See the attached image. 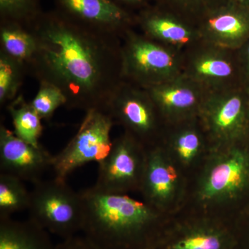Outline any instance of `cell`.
I'll return each mask as SVG.
<instances>
[{
    "instance_id": "6da1fadb",
    "label": "cell",
    "mask_w": 249,
    "mask_h": 249,
    "mask_svg": "<svg viewBox=\"0 0 249 249\" xmlns=\"http://www.w3.org/2000/svg\"><path fill=\"white\" fill-rule=\"evenodd\" d=\"M23 25L37 42L27 73L61 89L68 109L106 111L123 80L122 37L73 22L55 10L42 11Z\"/></svg>"
},
{
    "instance_id": "7a4b0ae2",
    "label": "cell",
    "mask_w": 249,
    "mask_h": 249,
    "mask_svg": "<svg viewBox=\"0 0 249 249\" xmlns=\"http://www.w3.org/2000/svg\"><path fill=\"white\" fill-rule=\"evenodd\" d=\"M83 235L99 249H151L171 216L131 194L80 191Z\"/></svg>"
},
{
    "instance_id": "3957f363",
    "label": "cell",
    "mask_w": 249,
    "mask_h": 249,
    "mask_svg": "<svg viewBox=\"0 0 249 249\" xmlns=\"http://www.w3.org/2000/svg\"><path fill=\"white\" fill-rule=\"evenodd\" d=\"M249 206V139L211 149L189 178L183 210L234 220Z\"/></svg>"
},
{
    "instance_id": "277c9868",
    "label": "cell",
    "mask_w": 249,
    "mask_h": 249,
    "mask_svg": "<svg viewBox=\"0 0 249 249\" xmlns=\"http://www.w3.org/2000/svg\"><path fill=\"white\" fill-rule=\"evenodd\" d=\"M28 212L29 219L62 240L82 232L83 201L67 180L54 178L34 184Z\"/></svg>"
},
{
    "instance_id": "5b68a950",
    "label": "cell",
    "mask_w": 249,
    "mask_h": 249,
    "mask_svg": "<svg viewBox=\"0 0 249 249\" xmlns=\"http://www.w3.org/2000/svg\"><path fill=\"white\" fill-rule=\"evenodd\" d=\"M234 222L182 210L170 217L155 249H237Z\"/></svg>"
},
{
    "instance_id": "8992f818",
    "label": "cell",
    "mask_w": 249,
    "mask_h": 249,
    "mask_svg": "<svg viewBox=\"0 0 249 249\" xmlns=\"http://www.w3.org/2000/svg\"><path fill=\"white\" fill-rule=\"evenodd\" d=\"M119 124L145 148L160 144L167 124L145 88L123 80L106 107Z\"/></svg>"
},
{
    "instance_id": "52a82bcc",
    "label": "cell",
    "mask_w": 249,
    "mask_h": 249,
    "mask_svg": "<svg viewBox=\"0 0 249 249\" xmlns=\"http://www.w3.org/2000/svg\"><path fill=\"white\" fill-rule=\"evenodd\" d=\"M122 78L142 88L182 74L181 62L168 46L129 29L122 37Z\"/></svg>"
},
{
    "instance_id": "ba28073f",
    "label": "cell",
    "mask_w": 249,
    "mask_h": 249,
    "mask_svg": "<svg viewBox=\"0 0 249 249\" xmlns=\"http://www.w3.org/2000/svg\"><path fill=\"white\" fill-rule=\"evenodd\" d=\"M224 88L206 93L198 115L211 148L249 139V94Z\"/></svg>"
},
{
    "instance_id": "9c48e42d",
    "label": "cell",
    "mask_w": 249,
    "mask_h": 249,
    "mask_svg": "<svg viewBox=\"0 0 249 249\" xmlns=\"http://www.w3.org/2000/svg\"><path fill=\"white\" fill-rule=\"evenodd\" d=\"M114 125L107 111L92 109L86 112L76 135L61 151L53 155L52 169L54 178L67 180L78 168L104 160L112 146L111 132Z\"/></svg>"
},
{
    "instance_id": "30bf717a",
    "label": "cell",
    "mask_w": 249,
    "mask_h": 249,
    "mask_svg": "<svg viewBox=\"0 0 249 249\" xmlns=\"http://www.w3.org/2000/svg\"><path fill=\"white\" fill-rule=\"evenodd\" d=\"M189 178L160 145L147 149L146 163L139 194L162 213L173 216L182 211Z\"/></svg>"
},
{
    "instance_id": "8fae6325",
    "label": "cell",
    "mask_w": 249,
    "mask_h": 249,
    "mask_svg": "<svg viewBox=\"0 0 249 249\" xmlns=\"http://www.w3.org/2000/svg\"><path fill=\"white\" fill-rule=\"evenodd\" d=\"M147 148L124 132L113 141L110 152L98 164L93 186L114 194L139 193L146 163Z\"/></svg>"
},
{
    "instance_id": "7c38bea8",
    "label": "cell",
    "mask_w": 249,
    "mask_h": 249,
    "mask_svg": "<svg viewBox=\"0 0 249 249\" xmlns=\"http://www.w3.org/2000/svg\"><path fill=\"white\" fill-rule=\"evenodd\" d=\"M53 155L19 139L4 124L0 125V173L36 184L52 169Z\"/></svg>"
},
{
    "instance_id": "4fadbf2b",
    "label": "cell",
    "mask_w": 249,
    "mask_h": 249,
    "mask_svg": "<svg viewBox=\"0 0 249 249\" xmlns=\"http://www.w3.org/2000/svg\"><path fill=\"white\" fill-rule=\"evenodd\" d=\"M159 145L188 178L199 169L211 149L198 117L167 124Z\"/></svg>"
},
{
    "instance_id": "5bb4252c",
    "label": "cell",
    "mask_w": 249,
    "mask_h": 249,
    "mask_svg": "<svg viewBox=\"0 0 249 249\" xmlns=\"http://www.w3.org/2000/svg\"><path fill=\"white\" fill-rule=\"evenodd\" d=\"M167 124L198 117L206 93L183 73L164 83L144 88Z\"/></svg>"
},
{
    "instance_id": "9a60e30c",
    "label": "cell",
    "mask_w": 249,
    "mask_h": 249,
    "mask_svg": "<svg viewBox=\"0 0 249 249\" xmlns=\"http://www.w3.org/2000/svg\"><path fill=\"white\" fill-rule=\"evenodd\" d=\"M55 11L82 25L122 37L136 22L111 0H55Z\"/></svg>"
},
{
    "instance_id": "2e32d148",
    "label": "cell",
    "mask_w": 249,
    "mask_h": 249,
    "mask_svg": "<svg viewBox=\"0 0 249 249\" xmlns=\"http://www.w3.org/2000/svg\"><path fill=\"white\" fill-rule=\"evenodd\" d=\"M199 34L210 46L241 48L249 40V10L233 1L224 3L206 15Z\"/></svg>"
},
{
    "instance_id": "e0dca14e",
    "label": "cell",
    "mask_w": 249,
    "mask_h": 249,
    "mask_svg": "<svg viewBox=\"0 0 249 249\" xmlns=\"http://www.w3.org/2000/svg\"><path fill=\"white\" fill-rule=\"evenodd\" d=\"M192 58L183 74L204 89H222L235 73V67L225 49L210 46Z\"/></svg>"
},
{
    "instance_id": "ac0fdd59",
    "label": "cell",
    "mask_w": 249,
    "mask_h": 249,
    "mask_svg": "<svg viewBox=\"0 0 249 249\" xmlns=\"http://www.w3.org/2000/svg\"><path fill=\"white\" fill-rule=\"evenodd\" d=\"M136 22L139 23L144 36L168 47H183L197 38V33L191 27L157 10H142Z\"/></svg>"
},
{
    "instance_id": "d6986e66",
    "label": "cell",
    "mask_w": 249,
    "mask_h": 249,
    "mask_svg": "<svg viewBox=\"0 0 249 249\" xmlns=\"http://www.w3.org/2000/svg\"><path fill=\"white\" fill-rule=\"evenodd\" d=\"M49 232L28 218L0 219V249H55Z\"/></svg>"
},
{
    "instance_id": "ffe728a7",
    "label": "cell",
    "mask_w": 249,
    "mask_h": 249,
    "mask_svg": "<svg viewBox=\"0 0 249 249\" xmlns=\"http://www.w3.org/2000/svg\"><path fill=\"white\" fill-rule=\"evenodd\" d=\"M0 44V52L27 69L37 50L35 37L25 26L19 23L1 22Z\"/></svg>"
},
{
    "instance_id": "44dd1931",
    "label": "cell",
    "mask_w": 249,
    "mask_h": 249,
    "mask_svg": "<svg viewBox=\"0 0 249 249\" xmlns=\"http://www.w3.org/2000/svg\"><path fill=\"white\" fill-rule=\"evenodd\" d=\"M7 109L12 119L15 134L34 146H40L39 140L43 131L42 120L31 103L18 95L7 105Z\"/></svg>"
},
{
    "instance_id": "7402d4cb",
    "label": "cell",
    "mask_w": 249,
    "mask_h": 249,
    "mask_svg": "<svg viewBox=\"0 0 249 249\" xmlns=\"http://www.w3.org/2000/svg\"><path fill=\"white\" fill-rule=\"evenodd\" d=\"M24 183L12 175L0 173V219L28 211L31 191Z\"/></svg>"
},
{
    "instance_id": "603a6c76",
    "label": "cell",
    "mask_w": 249,
    "mask_h": 249,
    "mask_svg": "<svg viewBox=\"0 0 249 249\" xmlns=\"http://www.w3.org/2000/svg\"><path fill=\"white\" fill-rule=\"evenodd\" d=\"M27 68L0 52V104H9L18 96Z\"/></svg>"
},
{
    "instance_id": "cb8c5ba5",
    "label": "cell",
    "mask_w": 249,
    "mask_h": 249,
    "mask_svg": "<svg viewBox=\"0 0 249 249\" xmlns=\"http://www.w3.org/2000/svg\"><path fill=\"white\" fill-rule=\"evenodd\" d=\"M39 89L31 106L42 120L49 121L59 107L65 106L67 98L61 89L48 82H39Z\"/></svg>"
},
{
    "instance_id": "d4e9b609",
    "label": "cell",
    "mask_w": 249,
    "mask_h": 249,
    "mask_svg": "<svg viewBox=\"0 0 249 249\" xmlns=\"http://www.w3.org/2000/svg\"><path fill=\"white\" fill-rule=\"evenodd\" d=\"M41 11L40 0H0L1 22L24 24Z\"/></svg>"
},
{
    "instance_id": "484cf974",
    "label": "cell",
    "mask_w": 249,
    "mask_h": 249,
    "mask_svg": "<svg viewBox=\"0 0 249 249\" xmlns=\"http://www.w3.org/2000/svg\"><path fill=\"white\" fill-rule=\"evenodd\" d=\"M55 249H99L84 235L73 236L66 240H62L56 245Z\"/></svg>"
},
{
    "instance_id": "4316f807",
    "label": "cell",
    "mask_w": 249,
    "mask_h": 249,
    "mask_svg": "<svg viewBox=\"0 0 249 249\" xmlns=\"http://www.w3.org/2000/svg\"><path fill=\"white\" fill-rule=\"evenodd\" d=\"M111 1L125 10H127L126 7L127 6L142 7L146 4V0H111Z\"/></svg>"
},
{
    "instance_id": "83f0119b",
    "label": "cell",
    "mask_w": 249,
    "mask_h": 249,
    "mask_svg": "<svg viewBox=\"0 0 249 249\" xmlns=\"http://www.w3.org/2000/svg\"><path fill=\"white\" fill-rule=\"evenodd\" d=\"M242 47H243L242 52V62H243L246 72L249 76V40Z\"/></svg>"
},
{
    "instance_id": "f1b7e54d",
    "label": "cell",
    "mask_w": 249,
    "mask_h": 249,
    "mask_svg": "<svg viewBox=\"0 0 249 249\" xmlns=\"http://www.w3.org/2000/svg\"><path fill=\"white\" fill-rule=\"evenodd\" d=\"M181 1H185V2H195V1H200L202 0H181Z\"/></svg>"
},
{
    "instance_id": "f546056e",
    "label": "cell",
    "mask_w": 249,
    "mask_h": 249,
    "mask_svg": "<svg viewBox=\"0 0 249 249\" xmlns=\"http://www.w3.org/2000/svg\"><path fill=\"white\" fill-rule=\"evenodd\" d=\"M244 214V216H245V217L249 218V215H247V214ZM243 214H242V215H243Z\"/></svg>"
},
{
    "instance_id": "4dcf8cb0",
    "label": "cell",
    "mask_w": 249,
    "mask_h": 249,
    "mask_svg": "<svg viewBox=\"0 0 249 249\" xmlns=\"http://www.w3.org/2000/svg\"></svg>"
},
{
    "instance_id": "1f68e13d",
    "label": "cell",
    "mask_w": 249,
    "mask_h": 249,
    "mask_svg": "<svg viewBox=\"0 0 249 249\" xmlns=\"http://www.w3.org/2000/svg\"></svg>"
},
{
    "instance_id": "d6a6232c",
    "label": "cell",
    "mask_w": 249,
    "mask_h": 249,
    "mask_svg": "<svg viewBox=\"0 0 249 249\" xmlns=\"http://www.w3.org/2000/svg\"></svg>"
}]
</instances>
